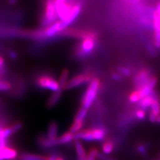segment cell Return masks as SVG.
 I'll return each mask as SVG.
<instances>
[{
    "instance_id": "cell-7",
    "label": "cell",
    "mask_w": 160,
    "mask_h": 160,
    "mask_svg": "<svg viewBox=\"0 0 160 160\" xmlns=\"http://www.w3.org/2000/svg\"><path fill=\"white\" fill-rule=\"evenodd\" d=\"M82 4L79 2L74 3L73 6L71 9V12H70L69 14L68 15V18L66 19L65 21L62 22V26L63 30L66 29L69 26H70V25L75 21V20L77 19V18L80 14V12L82 11Z\"/></svg>"
},
{
    "instance_id": "cell-4",
    "label": "cell",
    "mask_w": 160,
    "mask_h": 160,
    "mask_svg": "<svg viewBox=\"0 0 160 160\" xmlns=\"http://www.w3.org/2000/svg\"><path fill=\"white\" fill-rule=\"evenodd\" d=\"M36 86L42 89H47L52 92H56L60 89L58 81L49 75H41L36 79Z\"/></svg>"
},
{
    "instance_id": "cell-37",
    "label": "cell",
    "mask_w": 160,
    "mask_h": 160,
    "mask_svg": "<svg viewBox=\"0 0 160 160\" xmlns=\"http://www.w3.org/2000/svg\"><path fill=\"white\" fill-rule=\"evenodd\" d=\"M148 49L149 50V53H156V52H155V48H153L152 46H148Z\"/></svg>"
},
{
    "instance_id": "cell-12",
    "label": "cell",
    "mask_w": 160,
    "mask_h": 160,
    "mask_svg": "<svg viewBox=\"0 0 160 160\" xmlns=\"http://www.w3.org/2000/svg\"><path fill=\"white\" fill-rule=\"evenodd\" d=\"M155 98H156V96H155L154 92L152 93L149 95V96L143 98L138 103V106L139 108L143 110H146L148 108H149Z\"/></svg>"
},
{
    "instance_id": "cell-28",
    "label": "cell",
    "mask_w": 160,
    "mask_h": 160,
    "mask_svg": "<svg viewBox=\"0 0 160 160\" xmlns=\"http://www.w3.org/2000/svg\"><path fill=\"white\" fill-rule=\"evenodd\" d=\"M111 78L113 80H114V81H116V82H122L123 79V76H122V75L120 74L118 72H112L111 73Z\"/></svg>"
},
{
    "instance_id": "cell-1",
    "label": "cell",
    "mask_w": 160,
    "mask_h": 160,
    "mask_svg": "<svg viewBox=\"0 0 160 160\" xmlns=\"http://www.w3.org/2000/svg\"><path fill=\"white\" fill-rule=\"evenodd\" d=\"M100 87H101V82L99 79L93 78L91 82L89 83L88 88L83 95L81 105L82 107L88 110L92 107L96 98Z\"/></svg>"
},
{
    "instance_id": "cell-6",
    "label": "cell",
    "mask_w": 160,
    "mask_h": 160,
    "mask_svg": "<svg viewBox=\"0 0 160 160\" xmlns=\"http://www.w3.org/2000/svg\"><path fill=\"white\" fill-rule=\"evenodd\" d=\"M151 77L149 69L147 68L140 69L133 78V84L136 89H139L144 86Z\"/></svg>"
},
{
    "instance_id": "cell-8",
    "label": "cell",
    "mask_w": 160,
    "mask_h": 160,
    "mask_svg": "<svg viewBox=\"0 0 160 160\" xmlns=\"http://www.w3.org/2000/svg\"><path fill=\"white\" fill-rule=\"evenodd\" d=\"M62 89H59L56 92H53L51 96L48 98L47 103H46V107L48 109H52L55 107L58 104L59 101L60 100L62 96Z\"/></svg>"
},
{
    "instance_id": "cell-22",
    "label": "cell",
    "mask_w": 160,
    "mask_h": 160,
    "mask_svg": "<svg viewBox=\"0 0 160 160\" xmlns=\"http://www.w3.org/2000/svg\"><path fill=\"white\" fill-rule=\"evenodd\" d=\"M141 99H142V97L140 96L139 91L137 89L132 92L129 96V101L130 103H139V102Z\"/></svg>"
},
{
    "instance_id": "cell-3",
    "label": "cell",
    "mask_w": 160,
    "mask_h": 160,
    "mask_svg": "<svg viewBox=\"0 0 160 160\" xmlns=\"http://www.w3.org/2000/svg\"><path fill=\"white\" fill-rule=\"evenodd\" d=\"M58 18L54 0H46L45 3L44 12L40 22L41 26L43 28H46L57 22Z\"/></svg>"
},
{
    "instance_id": "cell-9",
    "label": "cell",
    "mask_w": 160,
    "mask_h": 160,
    "mask_svg": "<svg viewBox=\"0 0 160 160\" xmlns=\"http://www.w3.org/2000/svg\"><path fill=\"white\" fill-rule=\"evenodd\" d=\"M38 144L45 149L51 148L58 145V138L56 139H49L46 136H41L38 138Z\"/></svg>"
},
{
    "instance_id": "cell-34",
    "label": "cell",
    "mask_w": 160,
    "mask_h": 160,
    "mask_svg": "<svg viewBox=\"0 0 160 160\" xmlns=\"http://www.w3.org/2000/svg\"><path fill=\"white\" fill-rule=\"evenodd\" d=\"M9 57L12 58V59H16L17 58V53L15 52L14 51H12V50H11V51L9 52Z\"/></svg>"
},
{
    "instance_id": "cell-13",
    "label": "cell",
    "mask_w": 160,
    "mask_h": 160,
    "mask_svg": "<svg viewBox=\"0 0 160 160\" xmlns=\"http://www.w3.org/2000/svg\"><path fill=\"white\" fill-rule=\"evenodd\" d=\"M58 125L56 122H51L49 125L48 128V132L46 136L51 139H56L58 137Z\"/></svg>"
},
{
    "instance_id": "cell-17",
    "label": "cell",
    "mask_w": 160,
    "mask_h": 160,
    "mask_svg": "<svg viewBox=\"0 0 160 160\" xmlns=\"http://www.w3.org/2000/svg\"><path fill=\"white\" fill-rule=\"evenodd\" d=\"M115 144L112 139H106L105 141L102 146V150L104 154L109 155L111 154L114 150Z\"/></svg>"
},
{
    "instance_id": "cell-15",
    "label": "cell",
    "mask_w": 160,
    "mask_h": 160,
    "mask_svg": "<svg viewBox=\"0 0 160 160\" xmlns=\"http://www.w3.org/2000/svg\"><path fill=\"white\" fill-rule=\"evenodd\" d=\"M74 139V134L69 131L63 133L61 136L58 138V145H64L71 143Z\"/></svg>"
},
{
    "instance_id": "cell-26",
    "label": "cell",
    "mask_w": 160,
    "mask_h": 160,
    "mask_svg": "<svg viewBox=\"0 0 160 160\" xmlns=\"http://www.w3.org/2000/svg\"><path fill=\"white\" fill-rule=\"evenodd\" d=\"M153 42L154 46L157 49L160 48V31L154 30L153 33Z\"/></svg>"
},
{
    "instance_id": "cell-39",
    "label": "cell",
    "mask_w": 160,
    "mask_h": 160,
    "mask_svg": "<svg viewBox=\"0 0 160 160\" xmlns=\"http://www.w3.org/2000/svg\"><path fill=\"white\" fill-rule=\"evenodd\" d=\"M0 160H3L2 156V148H0Z\"/></svg>"
},
{
    "instance_id": "cell-11",
    "label": "cell",
    "mask_w": 160,
    "mask_h": 160,
    "mask_svg": "<svg viewBox=\"0 0 160 160\" xmlns=\"http://www.w3.org/2000/svg\"><path fill=\"white\" fill-rule=\"evenodd\" d=\"M93 141L103 142L106 138V131L102 128H92Z\"/></svg>"
},
{
    "instance_id": "cell-21",
    "label": "cell",
    "mask_w": 160,
    "mask_h": 160,
    "mask_svg": "<svg viewBox=\"0 0 160 160\" xmlns=\"http://www.w3.org/2000/svg\"><path fill=\"white\" fill-rule=\"evenodd\" d=\"M88 115V109H85L83 107H80L75 116L73 121H83L84 122L85 119L86 118Z\"/></svg>"
},
{
    "instance_id": "cell-2",
    "label": "cell",
    "mask_w": 160,
    "mask_h": 160,
    "mask_svg": "<svg viewBox=\"0 0 160 160\" xmlns=\"http://www.w3.org/2000/svg\"><path fill=\"white\" fill-rule=\"evenodd\" d=\"M98 39L87 38L82 39L75 48V56L78 58L85 59L89 56L96 47Z\"/></svg>"
},
{
    "instance_id": "cell-33",
    "label": "cell",
    "mask_w": 160,
    "mask_h": 160,
    "mask_svg": "<svg viewBox=\"0 0 160 160\" xmlns=\"http://www.w3.org/2000/svg\"><path fill=\"white\" fill-rule=\"evenodd\" d=\"M130 4L133 5V6H138V5L141 2V0H126Z\"/></svg>"
},
{
    "instance_id": "cell-36",
    "label": "cell",
    "mask_w": 160,
    "mask_h": 160,
    "mask_svg": "<svg viewBox=\"0 0 160 160\" xmlns=\"http://www.w3.org/2000/svg\"><path fill=\"white\" fill-rule=\"evenodd\" d=\"M156 12L157 14L158 15V16L160 18V2H158V3H157Z\"/></svg>"
},
{
    "instance_id": "cell-40",
    "label": "cell",
    "mask_w": 160,
    "mask_h": 160,
    "mask_svg": "<svg viewBox=\"0 0 160 160\" xmlns=\"http://www.w3.org/2000/svg\"><path fill=\"white\" fill-rule=\"evenodd\" d=\"M56 160H65V159H64V158H63V157L59 156H58L57 157V158L56 159Z\"/></svg>"
},
{
    "instance_id": "cell-5",
    "label": "cell",
    "mask_w": 160,
    "mask_h": 160,
    "mask_svg": "<svg viewBox=\"0 0 160 160\" xmlns=\"http://www.w3.org/2000/svg\"><path fill=\"white\" fill-rule=\"evenodd\" d=\"M93 78L92 74L89 73H83L76 75L69 80L64 90L72 89L89 83Z\"/></svg>"
},
{
    "instance_id": "cell-25",
    "label": "cell",
    "mask_w": 160,
    "mask_h": 160,
    "mask_svg": "<svg viewBox=\"0 0 160 160\" xmlns=\"http://www.w3.org/2000/svg\"><path fill=\"white\" fill-rule=\"evenodd\" d=\"M12 88V84L9 82L0 79V92H8Z\"/></svg>"
},
{
    "instance_id": "cell-24",
    "label": "cell",
    "mask_w": 160,
    "mask_h": 160,
    "mask_svg": "<svg viewBox=\"0 0 160 160\" xmlns=\"http://www.w3.org/2000/svg\"><path fill=\"white\" fill-rule=\"evenodd\" d=\"M116 69H117L116 70L118 72H119L120 74H122L123 76H125V77L131 76V75L132 73V70L128 67L120 66H118Z\"/></svg>"
},
{
    "instance_id": "cell-31",
    "label": "cell",
    "mask_w": 160,
    "mask_h": 160,
    "mask_svg": "<svg viewBox=\"0 0 160 160\" xmlns=\"http://www.w3.org/2000/svg\"><path fill=\"white\" fill-rule=\"evenodd\" d=\"M68 1L69 0H54V5L55 7H56V9L60 6H62V4L68 2Z\"/></svg>"
},
{
    "instance_id": "cell-18",
    "label": "cell",
    "mask_w": 160,
    "mask_h": 160,
    "mask_svg": "<svg viewBox=\"0 0 160 160\" xmlns=\"http://www.w3.org/2000/svg\"><path fill=\"white\" fill-rule=\"evenodd\" d=\"M19 160H48V157L29 153H24L20 156Z\"/></svg>"
},
{
    "instance_id": "cell-20",
    "label": "cell",
    "mask_w": 160,
    "mask_h": 160,
    "mask_svg": "<svg viewBox=\"0 0 160 160\" xmlns=\"http://www.w3.org/2000/svg\"><path fill=\"white\" fill-rule=\"evenodd\" d=\"M84 126V122L83 121H73V123L69 128V131L75 134L81 131Z\"/></svg>"
},
{
    "instance_id": "cell-23",
    "label": "cell",
    "mask_w": 160,
    "mask_h": 160,
    "mask_svg": "<svg viewBox=\"0 0 160 160\" xmlns=\"http://www.w3.org/2000/svg\"><path fill=\"white\" fill-rule=\"evenodd\" d=\"M98 149L96 148H92L91 149H89V152L87 153L86 160H96V159L98 158Z\"/></svg>"
},
{
    "instance_id": "cell-32",
    "label": "cell",
    "mask_w": 160,
    "mask_h": 160,
    "mask_svg": "<svg viewBox=\"0 0 160 160\" xmlns=\"http://www.w3.org/2000/svg\"><path fill=\"white\" fill-rule=\"evenodd\" d=\"M158 118V116H156L155 115H153V113H150L149 115V120L152 123H155L156 122V119Z\"/></svg>"
},
{
    "instance_id": "cell-30",
    "label": "cell",
    "mask_w": 160,
    "mask_h": 160,
    "mask_svg": "<svg viewBox=\"0 0 160 160\" xmlns=\"http://www.w3.org/2000/svg\"><path fill=\"white\" fill-rule=\"evenodd\" d=\"M137 149L139 152V153L142 154V155L146 153V148L143 144H139L137 147Z\"/></svg>"
},
{
    "instance_id": "cell-35",
    "label": "cell",
    "mask_w": 160,
    "mask_h": 160,
    "mask_svg": "<svg viewBox=\"0 0 160 160\" xmlns=\"http://www.w3.org/2000/svg\"><path fill=\"white\" fill-rule=\"evenodd\" d=\"M5 59H4V58L2 57V56H0V68H3V67H5L6 66H5Z\"/></svg>"
},
{
    "instance_id": "cell-19",
    "label": "cell",
    "mask_w": 160,
    "mask_h": 160,
    "mask_svg": "<svg viewBox=\"0 0 160 160\" xmlns=\"http://www.w3.org/2000/svg\"><path fill=\"white\" fill-rule=\"evenodd\" d=\"M150 113H153L156 116H160V102L156 97L150 106Z\"/></svg>"
},
{
    "instance_id": "cell-27",
    "label": "cell",
    "mask_w": 160,
    "mask_h": 160,
    "mask_svg": "<svg viewBox=\"0 0 160 160\" xmlns=\"http://www.w3.org/2000/svg\"><path fill=\"white\" fill-rule=\"evenodd\" d=\"M135 118H136L137 119L140 120V121H142L145 118H146V112L145 110L142 109H138L136 112H135L134 113Z\"/></svg>"
},
{
    "instance_id": "cell-38",
    "label": "cell",
    "mask_w": 160,
    "mask_h": 160,
    "mask_svg": "<svg viewBox=\"0 0 160 160\" xmlns=\"http://www.w3.org/2000/svg\"><path fill=\"white\" fill-rule=\"evenodd\" d=\"M7 2L10 5H15L18 3V0H7Z\"/></svg>"
},
{
    "instance_id": "cell-10",
    "label": "cell",
    "mask_w": 160,
    "mask_h": 160,
    "mask_svg": "<svg viewBox=\"0 0 160 160\" xmlns=\"http://www.w3.org/2000/svg\"><path fill=\"white\" fill-rule=\"evenodd\" d=\"M2 156L3 160H14L18 157V152L14 148L6 146L2 148Z\"/></svg>"
},
{
    "instance_id": "cell-29",
    "label": "cell",
    "mask_w": 160,
    "mask_h": 160,
    "mask_svg": "<svg viewBox=\"0 0 160 160\" xmlns=\"http://www.w3.org/2000/svg\"><path fill=\"white\" fill-rule=\"evenodd\" d=\"M11 126L12 130V132L14 134V133H17L18 131H19V130L22 128L23 125L21 122H16V123H13V125H12V126Z\"/></svg>"
},
{
    "instance_id": "cell-16",
    "label": "cell",
    "mask_w": 160,
    "mask_h": 160,
    "mask_svg": "<svg viewBox=\"0 0 160 160\" xmlns=\"http://www.w3.org/2000/svg\"><path fill=\"white\" fill-rule=\"evenodd\" d=\"M69 72L68 69H63L62 72L60 74V76L58 80V82L60 86V89L63 90L65 87H66L67 83L69 81Z\"/></svg>"
},
{
    "instance_id": "cell-14",
    "label": "cell",
    "mask_w": 160,
    "mask_h": 160,
    "mask_svg": "<svg viewBox=\"0 0 160 160\" xmlns=\"http://www.w3.org/2000/svg\"><path fill=\"white\" fill-rule=\"evenodd\" d=\"M74 146L76 149V154L78 160H86L87 154L82 143L80 142L79 140H75Z\"/></svg>"
}]
</instances>
